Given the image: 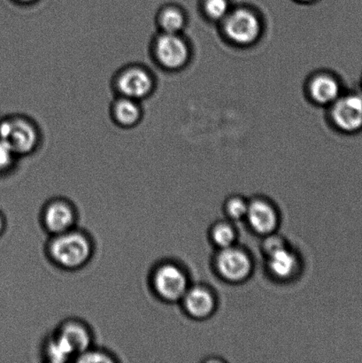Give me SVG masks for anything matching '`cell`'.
<instances>
[{"label":"cell","mask_w":362,"mask_h":363,"mask_svg":"<svg viewBox=\"0 0 362 363\" xmlns=\"http://www.w3.org/2000/svg\"><path fill=\"white\" fill-rule=\"evenodd\" d=\"M92 245L84 233L71 230L55 235L49 245V255L57 265L67 269H77L91 259Z\"/></svg>","instance_id":"1"},{"label":"cell","mask_w":362,"mask_h":363,"mask_svg":"<svg viewBox=\"0 0 362 363\" xmlns=\"http://www.w3.org/2000/svg\"><path fill=\"white\" fill-rule=\"evenodd\" d=\"M222 23L226 37L237 45H253L261 37V19L246 7L232 9Z\"/></svg>","instance_id":"2"},{"label":"cell","mask_w":362,"mask_h":363,"mask_svg":"<svg viewBox=\"0 0 362 363\" xmlns=\"http://www.w3.org/2000/svg\"><path fill=\"white\" fill-rule=\"evenodd\" d=\"M331 119L336 130L354 135L362 131V92H343L331 106Z\"/></svg>","instance_id":"3"},{"label":"cell","mask_w":362,"mask_h":363,"mask_svg":"<svg viewBox=\"0 0 362 363\" xmlns=\"http://www.w3.org/2000/svg\"><path fill=\"white\" fill-rule=\"evenodd\" d=\"M0 140L9 145L16 155H27L34 150L38 135L27 120L9 119L0 123Z\"/></svg>","instance_id":"4"},{"label":"cell","mask_w":362,"mask_h":363,"mask_svg":"<svg viewBox=\"0 0 362 363\" xmlns=\"http://www.w3.org/2000/svg\"><path fill=\"white\" fill-rule=\"evenodd\" d=\"M156 60L166 69L176 70L186 66L190 58V48L179 34L163 33L154 45Z\"/></svg>","instance_id":"5"},{"label":"cell","mask_w":362,"mask_h":363,"mask_svg":"<svg viewBox=\"0 0 362 363\" xmlns=\"http://www.w3.org/2000/svg\"><path fill=\"white\" fill-rule=\"evenodd\" d=\"M152 286L162 300L176 301L187 291V279L183 270L174 264L159 266L152 277Z\"/></svg>","instance_id":"6"},{"label":"cell","mask_w":362,"mask_h":363,"mask_svg":"<svg viewBox=\"0 0 362 363\" xmlns=\"http://www.w3.org/2000/svg\"><path fill=\"white\" fill-rule=\"evenodd\" d=\"M220 275L232 282L246 279L251 272V263L246 252L232 247L222 248L216 258Z\"/></svg>","instance_id":"7"},{"label":"cell","mask_w":362,"mask_h":363,"mask_svg":"<svg viewBox=\"0 0 362 363\" xmlns=\"http://www.w3.org/2000/svg\"><path fill=\"white\" fill-rule=\"evenodd\" d=\"M116 84L123 97L137 101L151 94L154 88V80L147 70L133 67L120 74Z\"/></svg>","instance_id":"8"},{"label":"cell","mask_w":362,"mask_h":363,"mask_svg":"<svg viewBox=\"0 0 362 363\" xmlns=\"http://www.w3.org/2000/svg\"><path fill=\"white\" fill-rule=\"evenodd\" d=\"M307 91L315 104L329 106L344 92L341 82L329 73H320L312 77L308 83Z\"/></svg>","instance_id":"9"},{"label":"cell","mask_w":362,"mask_h":363,"mask_svg":"<svg viewBox=\"0 0 362 363\" xmlns=\"http://www.w3.org/2000/svg\"><path fill=\"white\" fill-rule=\"evenodd\" d=\"M43 220L46 230L55 236L73 230L76 223V213L69 203L53 201L46 206Z\"/></svg>","instance_id":"10"},{"label":"cell","mask_w":362,"mask_h":363,"mask_svg":"<svg viewBox=\"0 0 362 363\" xmlns=\"http://www.w3.org/2000/svg\"><path fill=\"white\" fill-rule=\"evenodd\" d=\"M247 216L250 225L258 233L271 234L278 226L276 210L264 201H255L248 205Z\"/></svg>","instance_id":"11"},{"label":"cell","mask_w":362,"mask_h":363,"mask_svg":"<svg viewBox=\"0 0 362 363\" xmlns=\"http://www.w3.org/2000/svg\"><path fill=\"white\" fill-rule=\"evenodd\" d=\"M56 334L72 351L74 357L90 348L91 333L83 323L77 321L66 322Z\"/></svg>","instance_id":"12"},{"label":"cell","mask_w":362,"mask_h":363,"mask_svg":"<svg viewBox=\"0 0 362 363\" xmlns=\"http://www.w3.org/2000/svg\"><path fill=\"white\" fill-rule=\"evenodd\" d=\"M183 298L186 311L195 318H207L214 311V297L205 288L194 287L187 290Z\"/></svg>","instance_id":"13"},{"label":"cell","mask_w":362,"mask_h":363,"mask_svg":"<svg viewBox=\"0 0 362 363\" xmlns=\"http://www.w3.org/2000/svg\"><path fill=\"white\" fill-rule=\"evenodd\" d=\"M268 267L271 272L279 279L292 276L297 267L296 256L285 247L278 249L268 255Z\"/></svg>","instance_id":"14"},{"label":"cell","mask_w":362,"mask_h":363,"mask_svg":"<svg viewBox=\"0 0 362 363\" xmlns=\"http://www.w3.org/2000/svg\"><path fill=\"white\" fill-rule=\"evenodd\" d=\"M113 115L120 125L130 127L136 124L141 117V109L137 101L123 97L113 105Z\"/></svg>","instance_id":"15"},{"label":"cell","mask_w":362,"mask_h":363,"mask_svg":"<svg viewBox=\"0 0 362 363\" xmlns=\"http://www.w3.org/2000/svg\"><path fill=\"white\" fill-rule=\"evenodd\" d=\"M186 16L179 7L169 6L159 13V24L163 33L179 34L186 25Z\"/></svg>","instance_id":"16"},{"label":"cell","mask_w":362,"mask_h":363,"mask_svg":"<svg viewBox=\"0 0 362 363\" xmlns=\"http://www.w3.org/2000/svg\"><path fill=\"white\" fill-rule=\"evenodd\" d=\"M45 352L49 360L53 362H65L74 357L72 351L57 334L48 341Z\"/></svg>","instance_id":"17"},{"label":"cell","mask_w":362,"mask_h":363,"mask_svg":"<svg viewBox=\"0 0 362 363\" xmlns=\"http://www.w3.org/2000/svg\"><path fill=\"white\" fill-rule=\"evenodd\" d=\"M203 9L208 19L223 21L232 11L230 0H204Z\"/></svg>","instance_id":"18"},{"label":"cell","mask_w":362,"mask_h":363,"mask_svg":"<svg viewBox=\"0 0 362 363\" xmlns=\"http://www.w3.org/2000/svg\"><path fill=\"white\" fill-rule=\"evenodd\" d=\"M213 240L218 247L222 248L232 247L235 240V231L228 224L221 223L213 230Z\"/></svg>","instance_id":"19"},{"label":"cell","mask_w":362,"mask_h":363,"mask_svg":"<svg viewBox=\"0 0 362 363\" xmlns=\"http://www.w3.org/2000/svg\"><path fill=\"white\" fill-rule=\"evenodd\" d=\"M227 213L233 219H240L247 216L248 205L240 198H233L227 203Z\"/></svg>","instance_id":"20"},{"label":"cell","mask_w":362,"mask_h":363,"mask_svg":"<svg viewBox=\"0 0 362 363\" xmlns=\"http://www.w3.org/2000/svg\"><path fill=\"white\" fill-rule=\"evenodd\" d=\"M77 362H111L113 359L102 352L90 350V348L84 351L83 354L78 355Z\"/></svg>","instance_id":"21"},{"label":"cell","mask_w":362,"mask_h":363,"mask_svg":"<svg viewBox=\"0 0 362 363\" xmlns=\"http://www.w3.org/2000/svg\"><path fill=\"white\" fill-rule=\"evenodd\" d=\"M14 155L12 148L0 140V170L9 169L13 164Z\"/></svg>","instance_id":"22"},{"label":"cell","mask_w":362,"mask_h":363,"mask_svg":"<svg viewBox=\"0 0 362 363\" xmlns=\"http://www.w3.org/2000/svg\"><path fill=\"white\" fill-rule=\"evenodd\" d=\"M264 250L269 255L276 251H278V249H281L285 247V245L283 244V241L281 238L271 236L268 237L267 240L264 242Z\"/></svg>","instance_id":"23"},{"label":"cell","mask_w":362,"mask_h":363,"mask_svg":"<svg viewBox=\"0 0 362 363\" xmlns=\"http://www.w3.org/2000/svg\"><path fill=\"white\" fill-rule=\"evenodd\" d=\"M16 1L23 3V4H30V3L37 1V0H16Z\"/></svg>","instance_id":"24"},{"label":"cell","mask_w":362,"mask_h":363,"mask_svg":"<svg viewBox=\"0 0 362 363\" xmlns=\"http://www.w3.org/2000/svg\"><path fill=\"white\" fill-rule=\"evenodd\" d=\"M296 1L299 3L308 4L317 1V0H296Z\"/></svg>","instance_id":"25"},{"label":"cell","mask_w":362,"mask_h":363,"mask_svg":"<svg viewBox=\"0 0 362 363\" xmlns=\"http://www.w3.org/2000/svg\"><path fill=\"white\" fill-rule=\"evenodd\" d=\"M2 229H3V220L1 219V217H0V233H1Z\"/></svg>","instance_id":"26"},{"label":"cell","mask_w":362,"mask_h":363,"mask_svg":"<svg viewBox=\"0 0 362 363\" xmlns=\"http://www.w3.org/2000/svg\"><path fill=\"white\" fill-rule=\"evenodd\" d=\"M361 88H362V77H361Z\"/></svg>","instance_id":"27"}]
</instances>
